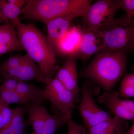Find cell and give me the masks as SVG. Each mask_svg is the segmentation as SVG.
Here are the masks:
<instances>
[{
	"label": "cell",
	"instance_id": "1",
	"mask_svg": "<svg viewBox=\"0 0 134 134\" xmlns=\"http://www.w3.org/2000/svg\"><path fill=\"white\" fill-rule=\"evenodd\" d=\"M14 25L24 50L40 68L37 80L45 84L50 82L60 68L56 65L55 52L47 36L33 24H25L19 21Z\"/></svg>",
	"mask_w": 134,
	"mask_h": 134
},
{
	"label": "cell",
	"instance_id": "2",
	"mask_svg": "<svg viewBox=\"0 0 134 134\" xmlns=\"http://www.w3.org/2000/svg\"><path fill=\"white\" fill-rule=\"evenodd\" d=\"M127 58L125 51L102 50L81 70L79 76L94 82L105 92H110L125 74Z\"/></svg>",
	"mask_w": 134,
	"mask_h": 134
},
{
	"label": "cell",
	"instance_id": "3",
	"mask_svg": "<svg viewBox=\"0 0 134 134\" xmlns=\"http://www.w3.org/2000/svg\"><path fill=\"white\" fill-rule=\"evenodd\" d=\"M22 9V19L44 23L59 17L73 15L83 17L91 5L90 0H25Z\"/></svg>",
	"mask_w": 134,
	"mask_h": 134
},
{
	"label": "cell",
	"instance_id": "4",
	"mask_svg": "<svg viewBox=\"0 0 134 134\" xmlns=\"http://www.w3.org/2000/svg\"><path fill=\"white\" fill-rule=\"evenodd\" d=\"M98 31L104 41V50L126 52L134 50V19L128 21L126 15L114 19Z\"/></svg>",
	"mask_w": 134,
	"mask_h": 134
},
{
	"label": "cell",
	"instance_id": "5",
	"mask_svg": "<svg viewBox=\"0 0 134 134\" xmlns=\"http://www.w3.org/2000/svg\"><path fill=\"white\" fill-rule=\"evenodd\" d=\"M99 86L94 82L86 79L81 89V98L78 107L85 127L87 129L111 118L110 113L105 111L96 104L93 96L98 95Z\"/></svg>",
	"mask_w": 134,
	"mask_h": 134
},
{
	"label": "cell",
	"instance_id": "6",
	"mask_svg": "<svg viewBox=\"0 0 134 134\" xmlns=\"http://www.w3.org/2000/svg\"><path fill=\"white\" fill-rule=\"evenodd\" d=\"M47 100L54 114L72 115L76 104L78 103L72 92L55 77L45 84Z\"/></svg>",
	"mask_w": 134,
	"mask_h": 134
},
{
	"label": "cell",
	"instance_id": "7",
	"mask_svg": "<svg viewBox=\"0 0 134 134\" xmlns=\"http://www.w3.org/2000/svg\"><path fill=\"white\" fill-rule=\"evenodd\" d=\"M117 0H99L91 5L86 14L81 18L82 27L98 31L114 19L119 9Z\"/></svg>",
	"mask_w": 134,
	"mask_h": 134
},
{
	"label": "cell",
	"instance_id": "8",
	"mask_svg": "<svg viewBox=\"0 0 134 134\" xmlns=\"http://www.w3.org/2000/svg\"><path fill=\"white\" fill-rule=\"evenodd\" d=\"M98 100L105 105L114 116L127 121L134 120V100L121 99L119 92L114 91L104 92L98 97Z\"/></svg>",
	"mask_w": 134,
	"mask_h": 134
},
{
	"label": "cell",
	"instance_id": "9",
	"mask_svg": "<svg viewBox=\"0 0 134 134\" xmlns=\"http://www.w3.org/2000/svg\"><path fill=\"white\" fill-rule=\"evenodd\" d=\"M77 59L76 53L68 56L55 77L73 93L78 103H79L81 97L80 95L81 90L78 84Z\"/></svg>",
	"mask_w": 134,
	"mask_h": 134
},
{
	"label": "cell",
	"instance_id": "10",
	"mask_svg": "<svg viewBox=\"0 0 134 134\" xmlns=\"http://www.w3.org/2000/svg\"><path fill=\"white\" fill-rule=\"evenodd\" d=\"M81 40L77 53V59L86 62L92 55L105 48V42L100 32L87 30L81 26Z\"/></svg>",
	"mask_w": 134,
	"mask_h": 134
},
{
	"label": "cell",
	"instance_id": "11",
	"mask_svg": "<svg viewBox=\"0 0 134 134\" xmlns=\"http://www.w3.org/2000/svg\"><path fill=\"white\" fill-rule=\"evenodd\" d=\"M82 36L81 26H70L54 48L55 53L68 57L76 53L79 49Z\"/></svg>",
	"mask_w": 134,
	"mask_h": 134
},
{
	"label": "cell",
	"instance_id": "12",
	"mask_svg": "<svg viewBox=\"0 0 134 134\" xmlns=\"http://www.w3.org/2000/svg\"><path fill=\"white\" fill-rule=\"evenodd\" d=\"M75 18L73 15L59 17L50 20L46 25L47 38L54 50L57 43L66 33Z\"/></svg>",
	"mask_w": 134,
	"mask_h": 134
},
{
	"label": "cell",
	"instance_id": "13",
	"mask_svg": "<svg viewBox=\"0 0 134 134\" xmlns=\"http://www.w3.org/2000/svg\"><path fill=\"white\" fill-rule=\"evenodd\" d=\"M40 74L38 65L28 55L25 61L19 66L8 70L1 75L2 78L8 76L18 81H26L37 79Z\"/></svg>",
	"mask_w": 134,
	"mask_h": 134
},
{
	"label": "cell",
	"instance_id": "14",
	"mask_svg": "<svg viewBox=\"0 0 134 134\" xmlns=\"http://www.w3.org/2000/svg\"><path fill=\"white\" fill-rule=\"evenodd\" d=\"M23 50L24 49L18 37L15 26L9 21L4 24L0 34V56Z\"/></svg>",
	"mask_w": 134,
	"mask_h": 134
},
{
	"label": "cell",
	"instance_id": "15",
	"mask_svg": "<svg viewBox=\"0 0 134 134\" xmlns=\"http://www.w3.org/2000/svg\"><path fill=\"white\" fill-rule=\"evenodd\" d=\"M129 128L128 122L114 116L88 129L89 134H125Z\"/></svg>",
	"mask_w": 134,
	"mask_h": 134
},
{
	"label": "cell",
	"instance_id": "16",
	"mask_svg": "<svg viewBox=\"0 0 134 134\" xmlns=\"http://www.w3.org/2000/svg\"><path fill=\"white\" fill-rule=\"evenodd\" d=\"M28 114L26 121L28 126L30 125L35 133L41 134L43 126L50 114L43 106L36 105L29 103L25 106Z\"/></svg>",
	"mask_w": 134,
	"mask_h": 134
},
{
	"label": "cell",
	"instance_id": "17",
	"mask_svg": "<svg viewBox=\"0 0 134 134\" xmlns=\"http://www.w3.org/2000/svg\"><path fill=\"white\" fill-rule=\"evenodd\" d=\"M15 91L24 96L33 104L41 105L47 100L44 89L24 82H18Z\"/></svg>",
	"mask_w": 134,
	"mask_h": 134
},
{
	"label": "cell",
	"instance_id": "18",
	"mask_svg": "<svg viewBox=\"0 0 134 134\" xmlns=\"http://www.w3.org/2000/svg\"><path fill=\"white\" fill-rule=\"evenodd\" d=\"M72 115L54 114L50 115L43 126L41 134H55L57 130L66 124Z\"/></svg>",
	"mask_w": 134,
	"mask_h": 134
},
{
	"label": "cell",
	"instance_id": "19",
	"mask_svg": "<svg viewBox=\"0 0 134 134\" xmlns=\"http://www.w3.org/2000/svg\"><path fill=\"white\" fill-rule=\"evenodd\" d=\"M22 9L8 2L7 1L0 0V12L4 17L13 25L21 21L19 16L21 14Z\"/></svg>",
	"mask_w": 134,
	"mask_h": 134
},
{
	"label": "cell",
	"instance_id": "20",
	"mask_svg": "<svg viewBox=\"0 0 134 134\" xmlns=\"http://www.w3.org/2000/svg\"><path fill=\"white\" fill-rule=\"evenodd\" d=\"M120 97H134V74H127L122 79L120 87Z\"/></svg>",
	"mask_w": 134,
	"mask_h": 134
},
{
	"label": "cell",
	"instance_id": "21",
	"mask_svg": "<svg viewBox=\"0 0 134 134\" xmlns=\"http://www.w3.org/2000/svg\"><path fill=\"white\" fill-rule=\"evenodd\" d=\"M28 55H22L19 54L10 56L0 64V75L8 70L19 66L25 61Z\"/></svg>",
	"mask_w": 134,
	"mask_h": 134
},
{
	"label": "cell",
	"instance_id": "22",
	"mask_svg": "<svg viewBox=\"0 0 134 134\" xmlns=\"http://www.w3.org/2000/svg\"><path fill=\"white\" fill-rule=\"evenodd\" d=\"M0 98L9 105L14 104L25 106L31 103L24 96L15 91L0 90Z\"/></svg>",
	"mask_w": 134,
	"mask_h": 134
},
{
	"label": "cell",
	"instance_id": "23",
	"mask_svg": "<svg viewBox=\"0 0 134 134\" xmlns=\"http://www.w3.org/2000/svg\"><path fill=\"white\" fill-rule=\"evenodd\" d=\"M28 126L25 120L18 124L10 122L0 131V134H28L26 130Z\"/></svg>",
	"mask_w": 134,
	"mask_h": 134
},
{
	"label": "cell",
	"instance_id": "24",
	"mask_svg": "<svg viewBox=\"0 0 134 134\" xmlns=\"http://www.w3.org/2000/svg\"><path fill=\"white\" fill-rule=\"evenodd\" d=\"M117 2L120 9L126 12L128 21L132 22L134 17V0H117Z\"/></svg>",
	"mask_w": 134,
	"mask_h": 134
},
{
	"label": "cell",
	"instance_id": "25",
	"mask_svg": "<svg viewBox=\"0 0 134 134\" xmlns=\"http://www.w3.org/2000/svg\"><path fill=\"white\" fill-rule=\"evenodd\" d=\"M66 124L68 128L66 134H88L85 127L75 122L72 120V117L68 119Z\"/></svg>",
	"mask_w": 134,
	"mask_h": 134
},
{
	"label": "cell",
	"instance_id": "26",
	"mask_svg": "<svg viewBox=\"0 0 134 134\" xmlns=\"http://www.w3.org/2000/svg\"><path fill=\"white\" fill-rule=\"evenodd\" d=\"M3 81L0 85V90L15 91L18 81L10 77H3Z\"/></svg>",
	"mask_w": 134,
	"mask_h": 134
},
{
	"label": "cell",
	"instance_id": "27",
	"mask_svg": "<svg viewBox=\"0 0 134 134\" xmlns=\"http://www.w3.org/2000/svg\"><path fill=\"white\" fill-rule=\"evenodd\" d=\"M8 2L14 4L19 8L22 9L25 5V0H8Z\"/></svg>",
	"mask_w": 134,
	"mask_h": 134
},
{
	"label": "cell",
	"instance_id": "28",
	"mask_svg": "<svg viewBox=\"0 0 134 134\" xmlns=\"http://www.w3.org/2000/svg\"><path fill=\"white\" fill-rule=\"evenodd\" d=\"M8 22H9V21L2 15L1 12H0V24L4 23H8Z\"/></svg>",
	"mask_w": 134,
	"mask_h": 134
},
{
	"label": "cell",
	"instance_id": "29",
	"mask_svg": "<svg viewBox=\"0 0 134 134\" xmlns=\"http://www.w3.org/2000/svg\"><path fill=\"white\" fill-rule=\"evenodd\" d=\"M125 134H134V122L131 127Z\"/></svg>",
	"mask_w": 134,
	"mask_h": 134
},
{
	"label": "cell",
	"instance_id": "30",
	"mask_svg": "<svg viewBox=\"0 0 134 134\" xmlns=\"http://www.w3.org/2000/svg\"><path fill=\"white\" fill-rule=\"evenodd\" d=\"M3 28V25L0 26V34H1V32L2 31Z\"/></svg>",
	"mask_w": 134,
	"mask_h": 134
},
{
	"label": "cell",
	"instance_id": "31",
	"mask_svg": "<svg viewBox=\"0 0 134 134\" xmlns=\"http://www.w3.org/2000/svg\"><path fill=\"white\" fill-rule=\"evenodd\" d=\"M131 70H132V71H134V65L133 66V67H132Z\"/></svg>",
	"mask_w": 134,
	"mask_h": 134
},
{
	"label": "cell",
	"instance_id": "32",
	"mask_svg": "<svg viewBox=\"0 0 134 134\" xmlns=\"http://www.w3.org/2000/svg\"><path fill=\"white\" fill-rule=\"evenodd\" d=\"M31 134H38L37 133H35V132H34V133H32Z\"/></svg>",
	"mask_w": 134,
	"mask_h": 134
},
{
	"label": "cell",
	"instance_id": "33",
	"mask_svg": "<svg viewBox=\"0 0 134 134\" xmlns=\"http://www.w3.org/2000/svg\"><path fill=\"white\" fill-rule=\"evenodd\" d=\"M133 19H134V18H133Z\"/></svg>",
	"mask_w": 134,
	"mask_h": 134
}]
</instances>
